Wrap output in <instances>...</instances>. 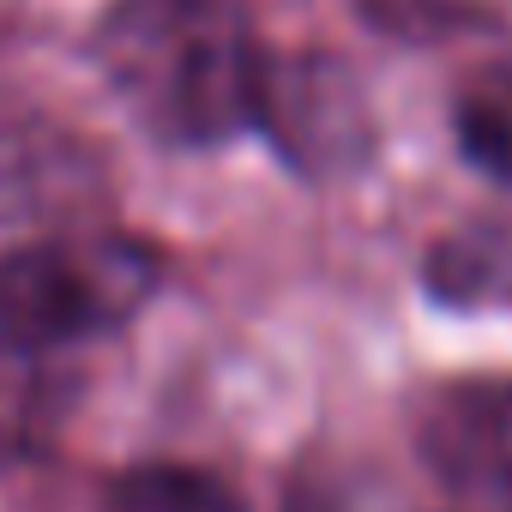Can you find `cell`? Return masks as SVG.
<instances>
[{
	"mask_svg": "<svg viewBox=\"0 0 512 512\" xmlns=\"http://www.w3.org/2000/svg\"><path fill=\"white\" fill-rule=\"evenodd\" d=\"M151 253L139 241L85 247H7L0 253V338L25 350H61L127 320L151 296Z\"/></svg>",
	"mask_w": 512,
	"mask_h": 512,
	"instance_id": "7a4b0ae2",
	"label": "cell"
},
{
	"mask_svg": "<svg viewBox=\"0 0 512 512\" xmlns=\"http://www.w3.org/2000/svg\"><path fill=\"white\" fill-rule=\"evenodd\" d=\"M103 512H241V494L199 464H133L103 488Z\"/></svg>",
	"mask_w": 512,
	"mask_h": 512,
	"instance_id": "52a82bcc",
	"label": "cell"
},
{
	"mask_svg": "<svg viewBox=\"0 0 512 512\" xmlns=\"http://www.w3.org/2000/svg\"><path fill=\"white\" fill-rule=\"evenodd\" d=\"M422 290L458 314L512 308V223L470 217L422 253Z\"/></svg>",
	"mask_w": 512,
	"mask_h": 512,
	"instance_id": "5b68a950",
	"label": "cell"
},
{
	"mask_svg": "<svg viewBox=\"0 0 512 512\" xmlns=\"http://www.w3.org/2000/svg\"><path fill=\"white\" fill-rule=\"evenodd\" d=\"M452 139L470 169L512 187V73H476L452 97Z\"/></svg>",
	"mask_w": 512,
	"mask_h": 512,
	"instance_id": "ba28073f",
	"label": "cell"
},
{
	"mask_svg": "<svg viewBox=\"0 0 512 512\" xmlns=\"http://www.w3.org/2000/svg\"><path fill=\"white\" fill-rule=\"evenodd\" d=\"M103 61L175 145H223L260 115V67L229 0H121Z\"/></svg>",
	"mask_w": 512,
	"mask_h": 512,
	"instance_id": "6da1fadb",
	"label": "cell"
},
{
	"mask_svg": "<svg viewBox=\"0 0 512 512\" xmlns=\"http://www.w3.org/2000/svg\"><path fill=\"white\" fill-rule=\"evenodd\" d=\"M278 157L308 181H350L374 163L380 127L362 79L326 49H278L260 67V115Z\"/></svg>",
	"mask_w": 512,
	"mask_h": 512,
	"instance_id": "3957f363",
	"label": "cell"
},
{
	"mask_svg": "<svg viewBox=\"0 0 512 512\" xmlns=\"http://www.w3.org/2000/svg\"><path fill=\"white\" fill-rule=\"evenodd\" d=\"M416 452L452 494L512 488V380H452L416 416Z\"/></svg>",
	"mask_w": 512,
	"mask_h": 512,
	"instance_id": "277c9868",
	"label": "cell"
},
{
	"mask_svg": "<svg viewBox=\"0 0 512 512\" xmlns=\"http://www.w3.org/2000/svg\"><path fill=\"white\" fill-rule=\"evenodd\" d=\"M61 422V380L49 350H25L0 338V470L31 464Z\"/></svg>",
	"mask_w": 512,
	"mask_h": 512,
	"instance_id": "8992f818",
	"label": "cell"
}]
</instances>
